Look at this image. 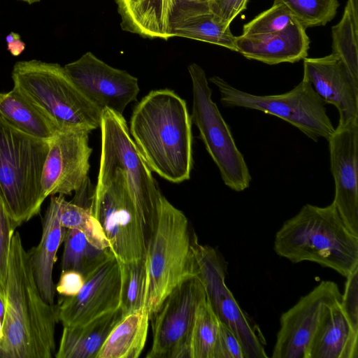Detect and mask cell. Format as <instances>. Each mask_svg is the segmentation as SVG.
<instances>
[{"label":"cell","mask_w":358,"mask_h":358,"mask_svg":"<svg viewBox=\"0 0 358 358\" xmlns=\"http://www.w3.org/2000/svg\"><path fill=\"white\" fill-rule=\"evenodd\" d=\"M100 129L99 169H117L123 173L148 238L156 225L162 194L122 115L103 110Z\"/></svg>","instance_id":"obj_7"},{"label":"cell","mask_w":358,"mask_h":358,"mask_svg":"<svg viewBox=\"0 0 358 358\" xmlns=\"http://www.w3.org/2000/svg\"><path fill=\"white\" fill-rule=\"evenodd\" d=\"M62 271L73 270L85 278L106 258L110 248L100 250L79 230L67 229L64 236Z\"/></svg>","instance_id":"obj_27"},{"label":"cell","mask_w":358,"mask_h":358,"mask_svg":"<svg viewBox=\"0 0 358 358\" xmlns=\"http://www.w3.org/2000/svg\"><path fill=\"white\" fill-rule=\"evenodd\" d=\"M348 3L350 5L355 20L358 22V0H349Z\"/></svg>","instance_id":"obj_40"},{"label":"cell","mask_w":358,"mask_h":358,"mask_svg":"<svg viewBox=\"0 0 358 358\" xmlns=\"http://www.w3.org/2000/svg\"><path fill=\"white\" fill-rule=\"evenodd\" d=\"M220 320L206 296L197 306L189 345V358H213Z\"/></svg>","instance_id":"obj_28"},{"label":"cell","mask_w":358,"mask_h":358,"mask_svg":"<svg viewBox=\"0 0 358 358\" xmlns=\"http://www.w3.org/2000/svg\"><path fill=\"white\" fill-rule=\"evenodd\" d=\"M3 336V322H2V319L0 318V339L2 338Z\"/></svg>","instance_id":"obj_43"},{"label":"cell","mask_w":358,"mask_h":358,"mask_svg":"<svg viewBox=\"0 0 358 358\" xmlns=\"http://www.w3.org/2000/svg\"><path fill=\"white\" fill-rule=\"evenodd\" d=\"M0 117L30 136L50 139L57 127L16 88L0 92Z\"/></svg>","instance_id":"obj_25"},{"label":"cell","mask_w":358,"mask_h":358,"mask_svg":"<svg viewBox=\"0 0 358 358\" xmlns=\"http://www.w3.org/2000/svg\"><path fill=\"white\" fill-rule=\"evenodd\" d=\"M7 50L14 57L19 56L24 50L26 44L22 41L20 36L11 31L6 36Z\"/></svg>","instance_id":"obj_39"},{"label":"cell","mask_w":358,"mask_h":358,"mask_svg":"<svg viewBox=\"0 0 358 358\" xmlns=\"http://www.w3.org/2000/svg\"><path fill=\"white\" fill-rule=\"evenodd\" d=\"M273 249L292 263L315 262L345 278L358 268V236L347 227L333 203L304 205L276 232Z\"/></svg>","instance_id":"obj_3"},{"label":"cell","mask_w":358,"mask_h":358,"mask_svg":"<svg viewBox=\"0 0 358 358\" xmlns=\"http://www.w3.org/2000/svg\"><path fill=\"white\" fill-rule=\"evenodd\" d=\"M120 275L117 258L111 250L85 278L79 293L62 296L57 303L63 327L84 324L120 306Z\"/></svg>","instance_id":"obj_17"},{"label":"cell","mask_w":358,"mask_h":358,"mask_svg":"<svg viewBox=\"0 0 358 358\" xmlns=\"http://www.w3.org/2000/svg\"><path fill=\"white\" fill-rule=\"evenodd\" d=\"M13 87L42 112L57 129L91 133L100 128L103 111L71 80L64 66L36 59L13 66Z\"/></svg>","instance_id":"obj_4"},{"label":"cell","mask_w":358,"mask_h":358,"mask_svg":"<svg viewBox=\"0 0 358 358\" xmlns=\"http://www.w3.org/2000/svg\"><path fill=\"white\" fill-rule=\"evenodd\" d=\"M192 245L206 296L219 320L234 332L245 358H266V340L259 326L243 311L225 283L227 264L215 248L200 244L195 234Z\"/></svg>","instance_id":"obj_11"},{"label":"cell","mask_w":358,"mask_h":358,"mask_svg":"<svg viewBox=\"0 0 358 358\" xmlns=\"http://www.w3.org/2000/svg\"><path fill=\"white\" fill-rule=\"evenodd\" d=\"M4 312V296L2 289L0 287V318L3 319Z\"/></svg>","instance_id":"obj_41"},{"label":"cell","mask_w":358,"mask_h":358,"mask_svg":"<svg viewBox=\"0 0 358 358\" xmlns=\"http://www.w3.org/2000/svg\"><path fill=\"white\" fill-rule=\"evenodd\" d=\"M332 53L337 55L358 86V22L347 3L341 21L332 27Z\"/></svg>","instance_id":"obj_29"},{"label":"cell","mask_w":358,"mask_h":358,"mask_svg":"<svg viewBox=\"0 0 358 358\" xmlns=\"http://www.w3.org/2000/svg\"><path fill=\"white\" fill-rule=\"evenodd\" d=\"M148 167L180 183L192 169V121L185 101L173 90L150 91L136 104L129 128Z\"/></svg>","instance_id":"obj_2"},{"label":"cell","mask_w":358,"mask_h":358,"mask_svg":"<svg viewBox=\"0 0 358 358\" xmlns=\"http://www.w3.org/2000/svg\"><path fill=\"white\" fill-rule=\"evenodd\" d=\"M213 0H115L124 31L168 40L210 14Z\"/></svg>","instance_id":"obj_13"},{"label":"cell","mask_w":358,"mask_h":358,"mask_svg":"<svg viewBox=\"0 0 358 358\" xmlns=\"http://www.w3.org/2000/svg\"><path fill=\"white\" fill-rule=\"evenodd\" d=\"M309 43L306 29L296 19L279 31L235 36L236 52L269 65L303 59Z\"/></svg>","instance_id":"obj_20"},{"label":"cell","mask_w":358,"mask_h":358,"mask_svg":"<svg viewBox=\"0 0 358 358\" xmlns=\"http://www.w3.org/2000/svg\"><path fill=\"white\" fill-rule=\"evenodd\" d=\"M295 18L288 8L281 3H273L243 26V34H262L279 31L287 27Z\"/></svg>","instance_id":"obj_33"},{"label":"cell","mask_w":358,"mask_h":358,"mask_svg":"<svg viewBox=\"0 0 358 358\" xmlns=\"http://www.w3.org/2000/svg\"><path fill=\"white\" fill-rule=\"evenodd\" d=\"M285 5L305 28L325 25L336 13L338 0H274Z\"/></svg>","instance_id":"obj_31"},{"label":"cell","mask_w":358,"mask_h":358,"mask_svg":"<svg viewBox=\"0 0 358 358\" xmlns=\"http://www.w3.org/2000/svg\"><path fill=\"white\" fill-rule=\"evenodd\" d=\"M213 358H245L238 338L220 321Z\"/></svg>","instance_id":"obj_35"},{"label":"cell","mask_w":358,"mask_h":358,"mask_svg":"<svg viewBox=\"0 0 358 358\" xmlns=\"http://www.w3.org/2000/svg\"><path fill=\"white\" fill-rule=\"evenodd\" d=\"M176 36L210 43L236 51L235 36L229 27L219 22L212 13L180 29Z\"/></svg>","instance_id":"obj_32"},{"label":"cell","mask_w":358,"mask_h":358,"mask_svg":"<svg viewBox=\"0 0 358 358\" xmlns=\"http://www.w3.org/2000/svg\"><path fill=\"white\" fill-rule=\"evenodd\" d=\"M248 0H213L210 13L220 23L229 27L232 20L246 8Z\"/></svg>","instance_id":"obj_37"},{"label":"cell","mask_w":358,"mask_h":358,"mask_svg":"<svg viewBox=\"0 0 358 358\" xmlns=\"http://www.w3.org/2000/svg\"><path fill=\"white\" fill-rule=\"evenodd\" d=\"M358 268L346 278L344 292L342 293L341 308L352 324L358 329Z\"/></svg>","instance_id":"obj_36"},{"label":"cell","mask_w":358,"mask_h":358,"mask_svg":"<svg viewBox=\"0 0 358 358\" xmlns=\"http://www.w3.org/2000/svg\"><path fill=\"white\" fill-rule=\"evenodd\" d=\"M145 258L148 282L145 308L150 320L176 286L199 274L187 218L163 194L155 227L148 238Z\"/></svg>","instance_id":"obj_5"},{"label":"cell","mask_w":358,"mask_h":358,"mask_svg":"<svg viewBox=\"0 0 358 358\" xmlns=\"http://www.w3.org/2000/svg\"><path fill=\"white\" fill-rule=\"evenodd\" d=\"M149 316L145 308L125 315L112 329L97 358H137L148 336Z\"/></svg>","instance_id":"obj_24"},{"label":"cell","mask_w":358,"mask_h":358,"mask_svg":"<svg viewBox=\"0 0 358 358\" xmlns=\"http://www.w3.org/2000/svg\"><path fill=\"white\" fill-rule=\"evenodd\" d=\"M4 312L0 358H52L55 355L57 304L42 297L35 281L29 252L15 231L10 245L3 289Z\"/></svg>","instance_id":"obj_1"},{"label":"cell","mask_w":358,"mask_h":358,"mask_svg":"<svg viewBox=\"0 0 358 358\" xmlns=\"http://www.w3.org/2000/svg\"><path fill=\"white\" fill-rule=\"evenodd\" d=\"M17 1H22L26 2V3H27L29 5H31V4L34 3H37V2H40L41 1V0H17Z\"/></svg>","instance_id":"obj_42"},{"label":"cell","mask_w":358,"mask_h":358,"mask_svg":"<svg viewBox=\"0 0 358 358\" xmlns=\"http://www.w3.org/2000/svg\"><path fill=\"white\" fill-rule=\"evenodd\" d=\"M49 140L27 134L0 117V198L17 227L41 210Z\"/></svg>","instance_id":"obj_6"},{"label":"cell","mask_w":358,"mask_h":358,"mask_svg":"<svg viewBox=\"0 0 358 358\" xmlns=\"http://www.w3.org/2000/svg\"><path fill=\"white\" fill-rule=\"evenodd\" d=\"M90 208L117 260L145 258L146 231L120 171L99 169Z\"/></svg>","instance_id":"obj_8"},{"label":"cell","mask_w":358,"mask_h":358,"mask_svg":"<svg viewBox=\"0 0 358 358\" xmlns=\"http://www.w3.org/2000/svg\"><path fill=\"white\" fill-rule=\"evenodd\" d=\"M303 79L311 84L326 104L336 108L338 125L358 122V86L337 55L304 58Z\"/></svg>","instance_id":"obj_19"},{"label":"cell","mask_w":358,"mask_h":358,"mask_svg":"<svg viewBox=\"0 0 358 358\" xmlns=\"http://www.w3.org/2000/svg\"><path fill=\"white\" fill-rule=\"evenodd\" d=\"M17 227L7 213L0 198V287L2 290L6 282L11 238Z\"/></svg>","instance_id":"obj_34"},{"label":"cell","mask_w":358,"mask_h":358,"mask_svg":"<svg viewBox=\"0 0 358 358\" xmlns=\"http://www.w3.org/2000/svg\"><path fill=\"white\" fill-rule=\"evenodd\" d=\"M188 71L192 90L191 121L198 128L225 185L235 192H242L250 186L252 180L244 157L212 99V90L204 70L193 63L188 66Z\"/></svg>","instance_id":"obj_10"},{"label":"cell","mask_w":358,"mask_h":358,"mask_svg":"<svg viewBox=\"0 0 358 358\" xmlns=\"http://www.w3.org/2000/svg\"><path fill=\"white\" fill-rule=\"evenodd\" d=\"M120 275V306L124 317L145 308L148 273L146 258L117 260Z\"/></svg>","instance_id":"obj_26"},{"label":"cell","mask_w":358,"mask_h":358,"mask_svg":"<svg viewBox=\"0 0 358 358\" xmlns=\"http://www.w3.org/2000/svg\"><path fill=\"white\" fill-rule=\"evenodd\" d=\"M89 133L78 129H58L49 140L41 185L45 196L71 195L88 183Z\"/></svg>","instance_id":"obj_15"},{"label":"cell","mask_w":358,"mask_h":358,"mask_svg":"<svg viewBox=\"0 0 358 358\" xmlns=\"http://www.w3.org/2000/svg\"><path fill=\"white\" fill-rule=\"evenodd\" d=\"M209 81L218 89L223 106L257 110L276 116L315 142L320 138L327 140L335 129L327 113L326 103L305 79L289 92L274 95L243 92L217 76L210 77Z\"/></svg>","instance_id":"obj_9"},{"label":"cell","mask_w":358,"mask_h":358,"mask_svg":"<svg viewBox=\"0 0 358 358\" xmlns=\"http://www.w3.org/2000/svg\"><path fill=\"white\" fill-rule=\"evenodd\" d=\"M206 296L199 275L176 286L152 320V343L146 358H189V345L198 305Z\"/></svg>","instance_id":"obj_12"},{"label":"cell","mask_w":358,"mask_h":358,"mask_svg":"<svg viewBox=\"0 0 358 358\" xmlns=\"http://www.w3.org/2000/svg\"><path fill=\"white\" fill-rule=\"evenodd\" d=\"M306 358H358V329L345 315L341 301L324 315L309 344Z\"/></svg>","instance_id":"obj_22"},{"label":"cell","mask_w":358,"mask_h":358,"mask_svg":"<svg viewBox=\"0 0 358 358\" xmlns=\"http://www.w3.org/2000/svg\"><path fill=\"white\" fill-rule=\"evenodd\" d=\"M64 67L85 96L102 111L108 109L122 115L140 91L137 78L109 66L91 52Z\"/></svg>","instance_id":"obj_16"},{"label":"cell","mask_w":358,"mask_h":358,"mask_svg":"<svg viewBox=\"0 0 358 358\" xmlns=\"http://www.w3.org/2000/svg\"><path fill=\"white\" fill-rule=\"evenodd\" d=\"M84 282L85 278L80 273L73 270L64 271L55 290L62 296H74L79 293Z\"/></svg>","instance_id":"obj_38"},{"label":"cell","mask_w":358,"mask_h":358,"mask_svg":"<svg viewBox=\"0 0 358 358\" xmlns=\"http://www.w3.org/2000/svg\"><path fill=\"white\" fill-rule=\"evenodd\" d=\"M124 317L120 308L84 324L63 327L56 358H97L108 336Z\"/></svg>","instance_id":"obj_23"},{"label":"cell","mask_w":358,"mask_h":358,"mask_svg":"<svg viewBox=\"0 0 358 358\" xmlns=\"http://www.w3.org/2000/svg\"><path fill=\"white\" fill-rule=\"evenodd\" d=\"M61 198V194L51 196L43 220L41 241L36 247L28 251L38 290L44 300L50 304H55L53 267L66 231L60 222Z\"/></svg>","instance_id":"obj_21"},{"label":"cell","mask_w":358,"mask_h":358,"mask_svg":"<svg viewBox=\"0 0 358 358\" xmlns=\"http://www.w3.org/2000/svg\"><path fill=\"white\" fill-rule=\"evenodd\" d=\"M342 293L338 285L323 280L283 313L273 347V358H306L309 344L324 315Z\"/></svg>","instance_id":"obj_14"},{"label":"cell","mask_w":358,"mask_h":358,"mask_svg":"<svg viewBox=\"0 0 358 358\" xmlns=\"http://www.w3.org/2000/svg\"><path fill=\"white\" fill-rule=\"evenodd\" d=\"M327 141L335 187L332 203L358 236V122L338 125Z\"/></svg>","instance_id":"obj_18"},{"label":"cell","mask_w":358,"mask_h":358,"mask_svg":"<svg viewBox=\"0 0 358 358\" xmlns=\"http://www.w3.org/2000/svg\"><path fill=\"white\" fill-rule=\"evenodd\" d=\"M60 222L65 229L81 231L94 247L100 250L110 248L104 231L91 208L67 201L64 195H62L60 202Z\"/></svg>","instance_id":"obj_30"}]
</instances>
